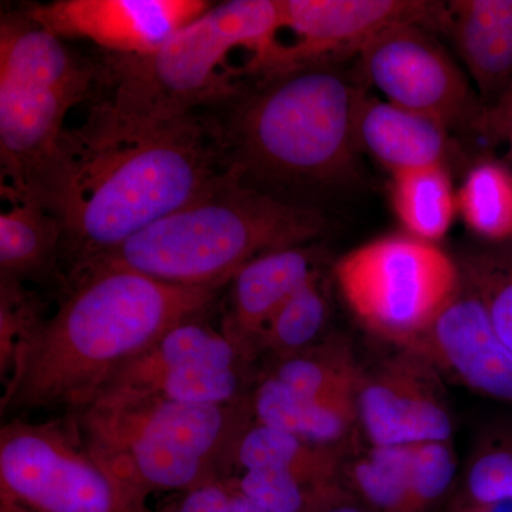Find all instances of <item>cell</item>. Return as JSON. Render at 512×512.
<instances>
[{
    "label": "cell",
    "instance_id": "25",
    "mask_svg": "<svg viewBox=\"0 0 512 512\" xmlns=\"http://www.w3.org/2000/svg\"><path fill=\"white\" fill-rule=\"evenodd\" d=\"M458 214L487 245L512 244V167L504 158H476L457 190Z\"/></svg>",
    "mask_w": 512,
    "mask_h": 512
},
{
    "label": "cell",
    "instance_id": "34",
    "mask_svg": "<svg viewBox=\"0 0 512 512\" xmlns=\"http://www.w3.org/2000/svg\"><path fill=\"white\" fill-rule=\"evenodd\" d=\"M322 512H372L366 507L362 501L357 500L355 495L350 494L342 500L336 501L335 504L329 505Z\"/></svg>",
    "mask_w": 512,
    "mask_h": 512
},
{
    "label": "cell",
    "instance_id": "18",
    "mask_svg": "<svg viewBox=\"0 0 512 512\" xmlns=\"http://www.w3.org/2000/svg\"><path fill=\"white\" fill-rule=\"evenodd\" d=\"M356 140L390 174L447 167L453 157L451 131L439 121L402 109L366 92L356 111Z\"/></svg>",
    "mask_w": 512,
    "mask_h": 512
},
{
    "label": "cell",
    "instance_id": "3",
    "mask_svg": "<svg viewBox=\"0 0 512 512\" xmlns=\"http://www.w3.org/2000/svg\"><path fill=\"white\" fill-rule=\"evenodd\" d=\"M281 0H231L212 5L148 56H113L104 80L109 96L93 107L79 133L127 136L195 116L245 92L232 66L245 52L256 82L274 73L282 46ZM247 76V74H245Z\"/></svg>",
    "mask_w": 512,
    "mask_h": 512
},
{
    "label": "cell",
    "instance_id": "29",
    "mask_svg": "<svg viewBox=\"0 0 512 512\" xmlns=\"http://www.w3.org/2000/svg\"><path fill=\"white\" fill-rule=\"evenodd\" d=\"M512 500V426L498 427L471 454L457 503Z\"/></svg>",
    "mask_w": 512,
    "mask_h": 512
},
{
    "label": "cell",
    "instance_id": "9",
    "mask_svg": "<svg viewBox=\"0 0 512 512\" xmlns=\"http://www.w3.org/2000/svg\"><path fill=\"white\" fill-rule=\"evenodd\" d=\"M333 276L356 318L399 348L429 328L461 286L453 258L407 234L353 249L336 262Z\"/></svg>",
    "mask_w": 512,
    "mask_h": 512
},
{
    "label": "cell",
    "instance_id": "32",
    "mask_svg": "<svg viewBox=\"0 0 512 512\" xmlns=\"http://www.w3.org/2000/svg\"><path fill=\"white\" fill-rule=\"evenodd\" d=\"M484 141L487 146H505L504 160L512 167V92L487 113Z\"/></svg>",
    "mask_w": 512,
    "mask_h": 512
},
{
    "label": "cell",
    "instance_id": "23",
    "mask_svg": "<svg viewBox=\"0 0 512 512\" xmlns=\"http://www.w3.org/2000/svg\"><path fill=\"white\" fill-rule=\"evenodd\" d=\"M390 175V200L404 234L431 244L446 237L458 214L457 191L448 168H417Z\"/></svg>",
    "mask_w": 512,
    "mask_h": 512
},
{
    "label": "cell",
    "instance_id": "22",
    "mask_svg": "<svg viewBox=\"0 0 512 512\" xmlns=\"http://www.w3.org/2000/svg\"><path fill=\"white\" fill-rule=\"evenodd\" d=\"M348 458L349 447L312 443L254 423L239 443L235 473L247 468H276L320 485H346L343 470Z\"/></svg>",
    "mask_w": 512,
    "mask_h": 512
},
{
    "label": "cell",
    "instance_id": "27",
    "mask_svg": "<svg viewBox=\"0 0 512 512\" xmlns=\"http://www.w3.org/2000/svg\"><path fill=\"white\" fill-rule=\"evenodd\" d=\"M458 268L461 281L476 293L495 332L512 350V244L470 252Z\"/></svg>",
    "mask_w": 512,
    "mask_h": 512
},
{
    "label": "cell",
    "instance_id": "24",
    "mask_svg": "<svg viewBox=\"0 0 512 512\" xmlns=\"http://www.w3.org/2000/svg\"><path fill=\"white\" fill-rule=\"evenodd\" d=\"M332 303L322 272L293 293L266 325L255 345V373L262 366L312 348L328 336Z\"/></svg>",
    "mask_w": 512,
    "mask_h": 512
},
{
    "label": "cell",
    "instance_id": "8",
    "mask_svg": "<svg viewBox=\"0 0 512 512\" xmlns=\"http://www.w3.org/2000/svg\"><path fill=\"white\" fill-rule=\"evenodd\" d=\"M0 497L28 512H151L150 495L84 441L72 414L0 429Z\"/></svg>",
    "mask_w": 512,
    "mask_h": 512
},
{
    "label": "cell",
    "instance_id": "30",
    "mask_svg": "<svg viewBox=\"0 0 512 512\" xmlns=\"http://www.w3.org/2000/svg\"><path fill=\"white\" fill-rule=\"evenodd\" d=\"M457 458L450 441L414 444L409 490L402 512H431L450 491Z\"/></svg>",
    "mask_w": 512,
    "mask_h": 512
},
{
    "label": "cell",
    "instance_id": "13",
    "mask_svg": "<svg viewBox=\"0 0 512 512\" xmlns=\"http://www.w3.org/2000/svg\"><path fill=\"white\" fill-rule=\"evenodd\" d=\"M356 402L370 446H412L453 436L437 370L412 350L363 372Z\"/></svg>",
    "mask_w": 512,
    "mask_h": 512
},
{
    "label": "cell",
    "instance_id": "26",
    "mask_svg": "<svg viewBox=\"0 0 512 512\" xmlns=\"http://www.w3.org/2000/svg\"><path fill=\"white\" fill-rule=\"evenodd\" d=\"M413 446H370L359 457L348 458L343 478L350 493L372 512H402Z\"/></svg>",
    "mask_w": 512,
    "mask_h": 512
},
{
    "label": "cell",
    "instance_id": "28",
    "mask_svg": "<svg viewBox=\"0 0 512 512\" xmlns=\"http://www.w3.org/2000/svg\"><path fill=\"white\" fill-rule=\"evenodd\" d=\"M45 303L23 282L0 279V380L8 384L20 353L46 322Z\"/></svg>",
    "mask_w": 512,
    "mask_h": 512
},
{
    "label": "cell",
    "instance_id": "33",
    "mask_svg": "<svg viewBox=\"0 0 512 512\" xmlns=\"http://www.w3.org/2000/svg\"><path fill=\"white\" fill-rule=\"evenodd\" d=\"M451 512H512V500H498L483 504L456 503Z\"/></svg>",
    "mask_w": 512,
    "mask_h": 512
},
{
    "label": "cell",
    "instance_id": "7",
    "mask_svg": "<svg viewBox=\"0 0 512 512\" xmlns=\"http://www.w3.org/2000/svg\"><path fill=\"white\" fill-rule=\"evenodd\" d=\"M96 70L28 13L0 23L2 187L55 207L70 168L64 121L87 99Z\"/></svg>",
    "mask_w": 512,
    "mask_h": 512
},
{
    "label": "cell",
    "instance_id": "10",
    "mask_svg": "<svg viewBox=\"0 0 512 512\" xmlns=\"http://www.w3.org/2000/svg\"><path fill=\"white\" fill-rule=\"evenodd\" d=\"M359 57L367 82L384 100L439 121L451 133L484 140L483 101L434 33L420 26H396L367 43Z\"/></svg>",
    "mask_w": 512,
    "mask_h": 512
},
{
    "label": "cell",
    "instance_id": "1",
    "mask_svg": "<svg viewBox=\"0 0 512 512\" xmlns=\"http://www.w3.org/2000/svg\"><path fill=\"white\" fill-rule=\"evenodd\" d=\"M69 291L20 353L0 410L86 409L121 367L184 320L205 315L220 288L165 284L121 268L69 276Z\"/></svg>",
    "mask_w": 512,
    "mask_h": 512
},
{
    "label": "cell",
    "instance_id": "4",
    "mask_svg": "<svg viewBox=\"0 0 512 512\" xmlns=\"http://www.w3.org/2000/svg\"><path fill=\"white\" fill-rule=\"evenodd\" d=\"M325 231L322 212L249 187L231 167L190 204L69 276L121 268L165 284L222 289L258 256L311 245Z\"/></svg>",
    "mask_w": 512,
    "mask_h": 512
},
{
    "label": "cell",
    "instance_id": "15",
    "mask_svg": "<svg viewBox=\"0 0 512 512\" xmlns=\"http://www.w3.org/2000/svg\"><path fill=\"white\" fill-rule=\"evenodd\" d=\"M402 349L417 353L473 392L512 403V350L463 281L429 328Z\"/></svg>",
    "mask_w": 512,
    "mask_h": 512
},
{
    "label": "cell",
    "instance_id": "5",
    "mask_svg": "<svg viewBox=\"0 0 512 512\" xmlns=\"http://www.w3.org/2000/svg\"><path fill=\"white\" fill-rule=\"evenodd\" d=\"M363 90L329 64L258 80L218 127L242 177L301 187L348 183L356 174V111Z\"/></svg>",
    "mask_w": 512,
    "mask_h": 512
},
{
    "label": "cell",
    "instance_id": "17",
    "mask_svg": "<svg viewBox=\"0 0 512 512\" xmlns=\"http://www.w3.org/2000/svg\"><path fill=\"white\" fill-rule=\"evenodd\" d=\"M450 37L485 110L512 92V0L447 2Z\"/></svg>",
    "mask_w": 512,
    "mask_h": 512
},
{
    "label": "cell",
    "instance_id": "31",
    "mask_svg": "<svg viewBox=\"0 0 512 512\" xmlns=\"http://www.w3.org/2000/svg\"><path fill=\"white\" fill-rule=\"evenodd\" d=\"M151 512H266L239 490L234 477L202 485L158 505Z\"/></svg>",
    "mask_w": 512,
    "mask_h": 512
},
{
    "label": "cell",
    "instance_id": "11",
    "mask_svg": "<svg viewBox=\"0 0 512 512\" xmlns=\"http://www.w3.org/2000/svg\"><path fill=\"white\" fill-rule=\"evenodd\" d=\"M254 376L234 343L200 315L121 367L103 393L134 390L183 403L227 404L247 399Z\"/></svg>",
    "mask_w": 512,
    "mask_h": 512
},
{
    "label": "cell",
    "instance_id": "20",
    "mask_svg": "<svg viewBox=\"0 0 512 512\" xmlns=\"http://www.w3.org/2000/svg\"><path fill=\"white\" fill-rule=\"evenodd\" d=\"M251 407L255 423L325 446L349 447L359 423L357 402H313L266 375L255 377Z\"/></svg>",
    "mask_w": 512,
    "mask_h": 512
},
{
    "label": "cell",
    "instance_id": "14",
    "mask_svg": "<svg viewBox=\"0 0 512 512\" xmlns=\"http://www.w3.org/2000/svg\"><path fill=\"white\" fill-rule=\"evenodd\" d=\"M211 6L205 0H55L26 13L60 39L82 37L116 56H148Z\"/></svg>",
    "mask_w": 512,
    "mask_h": 512
},
{
    "label": "cell",
    "instance_id": "2",
    "mask_svg": "<svg viewBox=\"0 0 512 512\" xmlns=\"http://www.w3.org/2000/svg\"><path fill=\"white\" fill-rule=\"evenodd\" d=\"M67 151L52 212L69 274L190 204L231 168L218 127L198 114L127 136L67 131Z\"/></svg>",
    "mask_w": 512,
    "mask_h": 512
},
{
    "label": "cell",
    "instance_id": "12",
    "mask_svg": "<svg viewBox=\"0 0 512 512\" xmlns=\"http://www.w3.org/2000/svg\"><path fill=\"white\" fill-rule=\"evenodd\" d=\"M282 42L275 74L359 55L375 37L396 26H420L444 35L447 2L431 0H281Z\"/></svg>",
    "mask_w": 512,
    "mask_h": 512
},
{
    "label": "cell",
    "instance_id": "19",
    "mask_svg": "<svg viewBox=\"0 0 512 512\" xmlns=\"http://www.w3.org/2000/svg\"><path fill=\"white\" fill-rule=\"evenodd\" d=\"M9 207L0 214V279L26 282L55 271L62 259V221L42 202L2 187Z\"/></svg>",
    "mask_w": 512,
    "mask_h": 512
},
{
    "label": "cell",
    "instance_id": "35",
    "mask_svg": "<svg viewBox=\"0 0 512 512\" xmlns=\"http://www.w3.org/2000/svg\"><path fill=\"white\" fill-rule=\"evenodd\" d=\"M0 512H28L8 498L0 497Z\"/></svg>",
    "mask_w": 512,
    "mask_h": 512
},
{
    "label": "cell",
    "instance_id": "6",
    "mask_svg": "<svg viewBox=\"0 0 512 512\" xmlns=\"http://www.w3.org/2000/svg\"><path fill=\"white\" fill-rule=\"evenodd\" d=\"M72 416L94 453L148 495L187 493L234 477L239 443L255 423L251 394L194 404L114 390Z\"/></svg>",
    "mask_w": 512,
    "mask_h": 512
},
{
    "label": "cell",
    "instance_id": "16",
    "mask_svg": "<svg viewBox=\"0 0 512 512\" xmlns=\"http://www.w3.org/2000/svg\"><path fill=\"white\" fill-rule=\"evenodd\" d=\"M318 249L303 245L258 256L229 282L221 332L255 372V345L289 298L320 271Z\"/></svg>",
    "mask_w": 512,
    "mask_h": 512
},
{
    "label": "cell",
    "instance_id": "21",
    "mask_svg": "<svg viewBox=\"0 0 512 512\" xmlns=\"http://www.w3.org/2000/svg\"><path fill=\"white\" fill-rule=\"evenodd\" d=\"M286 389L319 403L356 402L363 370L357 363L348 339L328 335L312 348L284 357L256 370Z\"/></svg>",
    "mask_w": 512,
    "mask_h": 512
}]
</instances>
